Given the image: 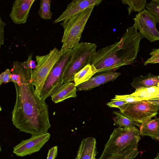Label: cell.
Returning <instances> with one entry per match:
<instances>
[{
    "instance_id": "cell-1",
    "label": "cell",
    "mask_w": 159,
    "mask_h": 159,
    "mask_svg": "<svg viewBox=\"0 0 159 159\" xmlns=\"http://www.w3.org/2000/svg\"><path fill=\"white\" fill-rule=\"evenodd\" d=\"M32 70L27 61H15L11 71L18 74L21 77L20 81L14 83L16 98L12 112V123L20 131L34 136L47 133L51 125L48 106L35 92Z\"/></svg>"
},
{
    "instance_id": "cell-2",
    "label": "cell",
    "mask_w": 159,
    "mask_h": 159,
    "mask_svg": "<svg viewBox=\"0 0 159 159\" xmlns=\"http://www.w3.org/2000/svg\"><path fill=\"white\" fill-rule=\"evenodd\" d=\"M142 37L134 27L128 28L119 41L97 51L91 64L99 73L114 71L133 63Z\"/></svg>"
},
{
    "instance_id": "cell-3",
    "label": "cell",
    "mask_w": 159,
    "mask_h": 159,
    "mask_svg": "<svg viewBox=\"0 0 159 159\" xmlns=\"http://www.w3.org/2000/svg\"><path fill=\"white\" fill-rule=\"evenodd\" d=\"M139 130L135 127L115 129L98 159H134L139 154Z\"/></svg>"
},
{
    "instance_id": "cell-4",
    "label": "cell",
    "mask_w": 159,
    "mask_h": 159,
    "mask_svg": "<svg viewBox=\"0 0 159 159\" xmlns=\"http://www.w3.org/2000/svg\"><path fill=\"white\" fill-rule=\"evenodd\" d=\"M96 44L80 43L71 50L70 58L63 72L62 84L74 81V75L86 65L91 64L96 53Z\"/></svg>"
},
{
    "instance_id": "cell-5",
    "label": "cell",
    "mask_w": 159,
    "mask_h": 159,
    "mask_svg": "<svg viewBox=\"0 0 159 159\" xmlns=\"http://www.w3.org/2000/svg\"><path fill=\"white\" fill-rule=\"evenodd\" d=\"M94 7H89L61 23L64 29L62 45L60 49L62 53L72 50L80 43L84 27Z\"/></svg>"
},
{
    "instance_id": "cell-6",
    "label": "cell",
    "mask_w": 159,
    "mask_h": 159,
    "mask_svg": "<svg viewBox=\"0 0 159 159\" xmlns=\"http://www.w3.org/2000/svg\"><path fill=\"white\" fill-rule=\"evenodd\" d=\"M63 54L55 48L46 55L36 56L37 64L32 70V77L35 92L40 97L47 78Z\"/></svg>"
},
{
    "instance_id": "cell-7",
    "label": "cell",
    "mask_w": 159,
    "mask_h": 159,
    "mask_svg": "<svg viewBox=\"0 0 159 159\" xmlns=\"http://www.w3.org/2000/svg\"><path fill=\"white\" fill-rule=\"evenodd\" d=\"M158 110L155 105L147 100H142L128 103L120 111L140 127L142 124L157 115Z\"/></svg>"
},
{
    "instance_id": "cell-8",
    "label": "cell",
    "mask_w": 159,
    "mask_h": 159,
    "mask_svg": "<svg viewBox=\"0 0 159 159\" xmlns=\"http://www.w3.org/2000/svg\"><path fill=\"white\" fill-rule=\"evenodd\" d=\"M71 50L63 53L56 64L44 84L40 97L44 100L62 84V77L65 68L70 56Z\"/></svg>"
},
{
    "instance_id": "cell-9",
    "label": "cell",
    "mask_w": 159,
    "mask_h": 159,
    "mask_svg": "<svg viewBox=\"0 0 159 159\" xmlns=\"http://www.w3.org/2000/svg\"><path fill=\"white\" fill-rule=\"evenodd\" d=\"M133 26L143 37L150 42L159 40V31L156 27V23L152 15L146 10L136 15L134 18Z\"/></svg>"
},
{
    "instance_id": "cell-10",
    "label": "cell",
    "mask_w": 159,
    "mask_h": 159,
    "mask_svg": "<svg viewBox=\"0 0 159 159\" xmlns=\"http://www.w3.org/2000/svg\"><path fill=\"white\" fill-rule=\"evenodd\" d=\"M48 133L32 136L27 139L23 140L13 148V152L18 156L30 155L38 152L49 140Z\"/></svg>"
},
{
    "instance_id": "cell-11",
    "label": "cell",
    "mask_w": 159,
    "mask_h": 159,
    "mask_svg": "<svg viewBox=\"0 0 159 159\" xmlns=\"http://www.w3.org/2000/svg\"><path fill=\"white\" fill-rule=\"evenodd\" d=\"M101 0H74L68 5L62 14L53 21L55 24L63 21L80 13L86 9L98 6Z\"/></svg>"
},
{
    "instance_id": "cell-12",
    "label": "cell",
    "mask_w": 159,
    "mask_h": 159,
    "mask_svg": "<svg viewBox=\"0 0 159 159\" xmlns=\"http://www.w3.org/2000/svg\"><path fill=\"white\" fill-rule=\"evenodd\" d=\"M34 0H16L13 3L9 16L13 22L20 25L26 23Z\"/></svg>"
},
{
    "instance_id": "cell-13",
    "label": "cell",
    "mask_w": 159,
    "mask_h": 159,
    "mask_svg": "<svg viewBox=\"0 0 159 159\" xmlns=\"http://www.w3.org/2000/svg\"><path fill=\"white\" fill-rule=\"evenodd\" d=\"M121 74L120 73L105 72L92 77L88 81L78 85L79 91H87L101 84L114 80Z\"/></svg>"
},
{
    "instance_id": "cell-14",
    "label": "cell",
    "mask_w": 159,
    "mask_h": 159,
    "mask_svg": "<svg viewBox=\"0 0 159 159\" xmlns=\"http://www.w3.org/2000/svg\"><path fill=\"white\" fill-rule=\"evenodd\" d=\"M76 87L74 83L71 82L61 84L51 94L52 101L57 103L67 99L76 97Z\"/></svg>"
},
{
    "instance_id": "cell-15",
    "label": "cell",
    "mask_w": 159,
    "mask_h": 159,
    "mask_svg": "<svg viewBox=\"0 0 159 159\" xmlns=\"http://www.w3.org/2000/svg\"><path fill=\"white\" fill-rule=\"evenodd\" d=\"M96 140L93 137L84 139L81 141L75 159H96Z\"/></svg>"
},
{
    "instance_id": "cell-16",
    "label": "cell",
    "mask_w": 159,
    "mask_h": 159,
    "mask_svg": "<svg viewBox=\"0 0 159 159\" xmlns=\"http://www.w3.org/2000/svg\"><path fill=\"white\" fill-rule=\"evenodd\" d=\"M139 132L140 135L148 136L159 142V117L142 124Z\"/></svg>"
},
{
    "instance_id": "cell-17",
    "label": "cell",
    "mask_w": 159,
    "mask_h": 159,
    "mask_svg": "<svg viewBox=\"0 0 159 159\" xmlns=\"http://www.w3.org/2000/svg\"><path fill=\"white\" fill-rule=\"evenodd\" d=\"M159 82V75H154L149 73L145 75H140L134 78L130 83L135 89L142 87L157 86Z\"/></svg>"
},
{
    "instance_id": "cell-18",
    "label": "cell",
    "mask_w": 159,
    "mask_h": 159,
    "mask_svg": "<svg viewBox=\"0 0 159 159\" xmlns=\"http://www.w3.org/2000/svg\"><path fill=\"white\" fill-rule=\"evenodd\" d=\"M97 73L96 69L91 64H88L74 75V83L77 87L89 80Z\"/></svg>"
},
{
    "instance_id": "cell-19",
    "label": "cell",
    "mask_w": 159,
    "mask_h": 159,
    "mask_svg": "<svg viewBox=\"0 0 159 159\" xmlns=\"http://www.w3.org/2000/svg\"><path fill=\"white\" fill-rule=\"evenodd\" d=\"M159 93V88L157 86L142 87L136 89L131 94L142 100H148L154 98Z\"/></svg>"
},
{
    "instance_id": "cell-20",
    "label": "cell",
    "mask_w": 159,
    "mask_h": 159,
    "mask_svg": "<svg viewBox=\"0 0 159 159\" xmlns=\"http://www.w3.org/2000/svg\"><path fill=\"white\" fill-rule=\"evenodd\" d=\"M113 113L115 115L113 117L114 123L119 127L132 128L137 125L136 123L120 111H115L113 112Z\"/></svg>"
},
{
    "instance_id": "cell-21",
    "label": "cell",
    "mask_w": 159,
    "mask_h": 159,
    "mask_svg": "<svg viewBox=\"0 0 159 159\" xmlns=\"http://www.w3.org/2000/svg\"><path fill=\"white\" fill-rule=\"evenodd\" d=\"M121 2L123 4L128 5L127 9L129 15L133 11L140 12L145 10L147 4L146 0H123Z\"/></svg>"
},
{
    "instance_id": "cell-22",
    "label": "cell",
    "mask_w": 159,
    "mask_h": 159,
    "mask_svg": "<svg viewBox=\"0 0 159 159\" xmlns=\"http://www.w3.org/2000/svg\"><path fill=\"white\" fill-rule=\"evenodd\" d=\"M51 2V0L40 1V7L38 12L42 19L46 20L51 19L52 15L50 10Z\"/></svg>"
},
{
    "instance_id": "cell-23",
    "label": "cell",
    "mask_w": 159,
    "mask_h": 159,
    "mask_svg": "<svg viewBox=\"0 0 159 159\" xmlns=\"http://www.w3.org/2000/svg\"><path fill=\"white\" fill-rule=\"evenodd\" d=\"M146 7L156 23H159V0L151 1L147 4Z\"/></svg>"
},
{
    "instance_id": "cell-24",
    "label": "cell",
    "mask_w": 159,
    "mask_h": 159,
    "mask_svg": "<svg viewBox=\"0 0 159 159\" xmlns=\"http://www.w3.org/2000/svg\"><path fill=\"white\" fill-rule=\"evenodd\" d=\"M121 100L128 103H132L142 101L141 99L132 95L131 94L125 95H116L111 100Z\"/></svg>"
},
{
    "instance_id": "cell-25",
    "label": "cell",
    "mask_w": 159,
    "mask_h": 159,
    "mask_svg": "<svg viewBox=\"0 0 159 159\" xmlns=\"http://www.w3.org/2000/svg\"><path fill=\"white\" fill-rule=\"evenodd\" d=\"M149 55L151 57L144 62V66L148 64L159 63V48L153 49Z\"/></svg>"
},
{
    "instance_id": "cell-26",
    "label": "cell",
    "mask_w": 159,
    "mask_h": 159,
    "mask_svg": "<svg viewBox=\"0 0 159 159\" xmlns=\"http://www.w3.org/2000/svg\"><path fill=\"white\" fill-rule=\"evenodd\" d=\"M11 70L7 68L0 75V85L3 83H6L11 82Z\"/></svg>"
},
{
    "instance_id": "cell-27",
    "label": "cell",
    "mask_w": 159,
    "mask_h": 159,
    "mask_svg": "<svg viewBox=\"0 0 159 159\" xmlns=\"http://www.w3.org/2000/svg\"><path fill=\"white\" fill-rule=\"evenodd\" d=\"M128 103L121 100H111L107 103V106L110 107L117 108L121 110Z\"/></svg>"
},
{
    "instance_id": "cell-28",
    "label": "cell",
    "mask_w": 159,
    "mask_h": 159,
    "mask_svg": "<svg viewBox=\"0 0 159 159\" xmlns=\"http://www.w3.org/2000/svg\"><path fill=\"white\" fill-rule=\"evenodd\" d=\"M57 146L52 148L48 151L47 159H55L57 154Z\"/></svg>"
},
{
    "instance_id": "cell-29",
    "label": "cell",
    "mask_w": 159,
    "mask_h": 159,
    "mask_svg": "<svg viewBox=\"0 0 159 159\" xmlns=\"http://www.w3.org/2000/svg\"><path fill=\"white\" fill-rule=\"evenodd\" d=\"M6 24L2 20L1 17L0 18V47L3 44L4 42V28Z\"/></svg>"
},
{
    "instance_id": "cell-30",
    "label": "cell",
    "mask_w": 159,
    "mask_h": 159,
    "mask_svg": "<svg viewBox=\"0 0 159 159\" xmlns=\"http://www.w3.org/2000/svg\"><path fill=\"white\" fill-rule=\"evenodd\" d=\"M147 101L155 105L159 110V97L152 98Z\"/></svg>"
},
{
    "instance_id": "cell-31",
    "label": "cell",
    "mask_w": 159,
    "mask_h": 159,
    "mask_svg": "<svg viewBox=\"0 0 159 159\" xmlns=\"http://www.w3.org/2000/svg\"><path fill=\"white\" fill-rule=\"evenodd\" d=\"M154 159H159V152L157 154Z\"/></svg>"
},
{
    "instance_id": "cell-32",
    "label": "cell",
    "mask_w": 159,
    "mask_h": 159,
    "mask_svg": "<svg viewBox=\"0 0 159 159\" xmlns=\"http://www.w3.org/2000/svg\"><path fill=\"white\" fill-rule=\"evenodd\" d=\"M158 97H159V93L154 98H158Z\"/></svg>"
},
{
    "instance_id": "cell-33",
    "label": "cell",
    "mask_w": 159,
    "mask_h": 159,
    "mask_svg": "<svg viewBox=\"0 0 159 159\" xmlns=\"http://www.w3.org/2000/svg\"><path fill=\"white\" fill-rule=\"evenodd\" d=\"M157 86L159 88V82L158 83V84H157Z\"/></svg>"
}]
</instances>
